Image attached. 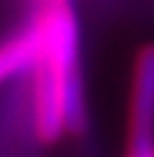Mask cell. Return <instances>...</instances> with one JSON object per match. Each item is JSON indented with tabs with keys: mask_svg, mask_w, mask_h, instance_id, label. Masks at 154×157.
<instances>
[{
	"mask_svg": "<svg viewBox=\"0 0 154 157\" xmlns=\"http://www.w3.org/2000/svg\"><path fill=\"white\" fill-rule=\"evenodd\" d=\"M42 53L30 69V118L37 136L53 143L78 120L81 95V39L69 2L44 5L37 16Z\"/></svg>",
	"mask_w": 154,
	"mask_h": 157,
	"instance_id": "obj_1",
	"label": "cell"
},
{
	"mask_svg": "<svg viewBox=\"0 0 154 157\" xmlns=\"http://www.w3.org/2000/svg\"><path fill=\"white\" fill-rule=\"evenodd\" d=\"M42 53V28L39 21H30L25 28L16 30L0 42V86L25 74L35 67Z\"/></svg>",
	"mask_w": 154,
	"mask_h": 157,
	"instance_id": "obj_2",
	"label": "cell"
},
{
	"mask_svg": "<svg viewBox=\"0 0 154 157\" xmlns=\"http://www.w3.org/2000/svg\"><path fill=\"white\" fill-rule=\"evenodd\" d=\"M53 2H69V0H44V5H53Z\"/></svg>",
	"mask_w": 154,
	"mask_h": 157,
	"instance_id": "obj_3",
	"label": "cell"
}]
</instances>
